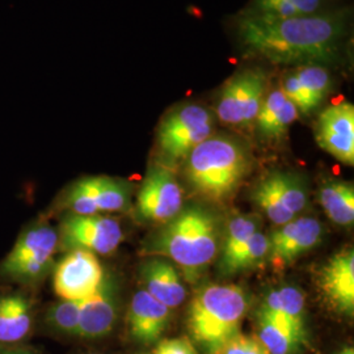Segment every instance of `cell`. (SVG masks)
<instances>
[{
  "mask_svg": "<svg viewBox=\"0 0 354 354\" xmlns=\"http://www.w3.org/2000/svg\"><path fill=\"white\" fill-rule=\"evenodd\" d=\"M235 33L245 57L288 68L308 64L329 68L344 59L351 17L346 10H324L281 20L241 15Z\"/></svg>",
  "mask_w": 354,
  "mask_h": 354,
  "instance_id": "cell-1",
  "label": "cell"
},
{
  "mask_svg": "<svg viewBox=\"0 0 354 354\" xmlns=\"http://www.w3.org/2000/svg\"><path fill=\"white\" fill-rule=\"evenodd\" d=\"M221 245V226L209 209L193 205L167 222L151 243V252L172 260L188 281H196L212 264Z\"/></svg>",
  "mask_w": 354,
  "mask_h": 354,
  "instance_id": "cell-2",
  "label": "cell"
},
{
  "mask_svg": "<svg viewBox=\"0 0 354 354\" xmlns=\"http://www.w3.org/2000/svg\"><path fill=\"white\" fill-rule=\"evenodd\" d=\"M184 162L185 176L193 189L210 201L226 203L251 171L252 158L241 140L213 134Z\"/></svg>",
  "mask_w": 354,
  "mask_h": 354,
  "instance_id": "cell-3",
  "label": "cell"
},
{
  "mask_svg": "<svg viewBox=\"0 0 354 354\" xmlns=\"http://www.w3.org/2000/svg\"><path fill=\"white\" fill-rule=\"evenodd\" d=\"M250 301L236 285H210L198 291L188 308V329L206 354H214L241 333Z\"/></svg>",
  "mask_w": 354,
  "mask_h": 354,
  "instance_id": "cell-4",
  "label": "cell"
},
{
  "mask_svg": "<svg viewBox=\"0 0 354 354\" xmlns=\"http://www.w3.org/2000/svg\"><path fill=\"white\" fill-rule=\"evenodd\" d=\"M215 114L198 104L177 106L158 130V149L167 163L184 162L203 140L214 134Z\"/></svg>",
  "mask_w": 354,
  "mask_h": 354,
  "instance_id": "cell-5",
  "label": "cell"
},
{
  "mask_svg": "<svg viewBox=\"0 0 354 354\" xmlns=\"http://www.w3.org/2000/svg\"><path fill=\"white\" fill-rule=\"evenodd\" d=\"M58 245L59 235L49 225L37 223L26 228L0 264V276L21 283H36L50 270Z\"/></svg>",
  "mask_w": 354,
  "mask_h": 354,
  "instance_id": "cell-6",
  "label": "cell"
},
{
  "mask_svg": "<svg viewBox=\"0 0 354 354\" xmlns=\"http://www.w3.org/2000/svg\"><path fill=\"white\" fill-rule=\"evenodd\" d=\"M270 87L268 71L261 67L241 68L228 79L218 95L215 115L228 127H251Z\"/></svg>",
  "mask_w": 354,
  "mask_h": 354,
  "instance_id": "cell-7",
  "label": "cell"
},
{
  "mask_svg": "<svg viewBox=\"0 0 354 354\" xmlns=\"http://www.w3.org/2000/svg\"><path fill=\"white\" fill-rule=\"evenodd\" d=\"M253 201L276 226L285 225L304 212L308 197L304 183L288 172H272L253 190Z\"/></svg>",
  "mask_w": 354,
  "mask_h": 354,
  "instance_id": "cell-8",
  "label": "cell"
},
{
  "mask_svg": "<svg viewBox=\"0 0 354 354\" xmlns=\"http://www.w3.org/2000/svg\"><path fill=\"white\" fill-rule=\"evenodd\" d=\"M58 235L64 250H84L95 254H111L124 241L118 221L105 215H68Z\"/></svg>",
  "mask_w": 354,
  "mask_h": 354,
  "instance_id": "cell-9",
  "label": "cell"
},
{
  "mask_svg": "<svg viewBox=\"0 0 354 354\" xmlns=\"http://www.w3.org/2000/svg\"><path fill=\"white\" fill-rule=\"evenodd\" d=\"M127 184L108 176H88L74 183L64 194V207L75 215L124 212L129 206Z\"/></svg>",
  "mask_w": 354,
  "mask_h": 354,
  "instance_id": "cell-10",
  "label": "cell"
},
{
  "mask_svg": "<svg viewBox=\"0 0 354 354\" xmlns=\"http://www.w3.org/2000/svg\"><path fill=\"white\" fill-rule=\"evenodd\" d=\"M105 279L104 269L95 253L73 250L55 266L53 289L61 301H82L100 290Z\"/></svg>",
  "mask_w": 354,
  "mask_h": 354,
  "instance_id": "cell-11",
  "label": "cell"
},
{
  "mask_svg": "<svg viewBox=\"0 0 354 354\" xmlns=\"http://www.w3.org/2000/svg\"><path fill=\"white\" fill-rule=\"evenodd\" d=\"M183 209V190L176 176L163 165L151 167L140 187L137 210L153 222H169Z\"/></svg>",
  "mask_w": 354,
  "mask_h": 354,
  "instance_id": "cell-12",
  "label": "cell"
},
{
  "mask_svg": "<svg viewBox=\"0 0 354 354\" xmlns=\"http://www.w3.org/2000/svg\"><path fill=\"white\" fill-rule=\"evenodd\" d=\"M332 86L330 70L317 64L289 67L282 73L279 83L283 95L302 114H311L319 108L327 99Z\"/></svg>",
  "mask_w": 354,
  "mask_h": 354,
  "instance_id": "cell-13",
  "label": "cell"
},
{
  "mask_svg": "<svg viewBox=\"0 0 354 354\" xmlns=\"http://www.w3.org/2000/svg\"><path fill=\"white\" fill-rule=\"evenodd\" d=\"M317 145L342 165H354V106L349 102L327 106L315 127Z\"/></svg>",
  "mask_w": 354,
  "mask_h": 354,
  "instance_id": "cell-14",
  "label": "cell"
},
{
  "mask_svg": "<svg viewBox=\"0 0 354 354\" xmlns=\"http://www.w3.org/2000/svg\"><path fill=\"white\" fill-rule=\"evenodd\" d=\"M323 226L313 216H298L281 225L269 238L268 257L274 268H285L322 241Z\"/></svg>",
  "mask_w": 354,
  "mask_h": 354,
  "instance_id": "cell-15",
  "label": "cell"
},
{
  "mask_svg": "<svg viewBox=\"0 0 354 354\" xmlns=\"http://www.w3.org/2000/svg\"><path fill=\"white\" fill-rule=\"evenodd\" d=\"M324 301L336 313L352 317L354 313V252L345 248L333 254L317 276Z\"/></svg>",
  "mask_w": 354,
  "mask_h": 354,
  "instance_id": "cell-16",
  "label": "cell"
},
{
  "mask_svg": "<svg viewBox=\"0 0 354 354\" xmlns=\"http://www.w3.org/2000/svg\"><path fill=\"white\" fill-rule=\"evenodd\" d=\"M117 320V299L113 283L105 279L95 295L79 301L76 336L86 340L105 337L114 328Z\"/></svg>",
  "mask_w": 354,
  "mask_h": 354,
  "instance_id": "cell-17",
  "label": "cell"
},
{
  "mask_svg": "<svg viewBox=\"0 0 354 354\" xmlns=\"http://www.w3.org/2000/svg\"><path fill=\"white\" fill-rule=\"evenodd\" d=\"M169 320L171 308L156 301L145 289L134 294L127 313V326L134 340L142 344L158 342Z\"/></svg>",
  "mask_w": 354,
  "mask_h": 354,
  "instance_id": "cell-18",
  "label": "cell"
},
{
  "mask_svg": "<svg viewBox=\"0 0 354 354\" xmlns=\"http://www.w3.org/2000/svg\"><path fill=\"white\" fill-rule=\"evenodd\" d=\"M33 328V301L23 292L0 295V346L21 345Z\"/></svg>",
  "mask_w": 354,
  "mask_h": 354,
  "instance_id": "cell-19",
  "label": "cell"
},
{
  "mask_svg": "<svg viewBox=\"0 0 354 354\" xmlns=\"http://www.w3.org/2000/svg\"><path fill=\"white\" fill-rule=\"evenodd\" d=\"M145 290L168 308H176L187 298V289L177 272L176 266L165 259H150L142 270Z\"/></svg>",
  "mask_w": 354,
  "mask_h": 354,
  "instance_id": "cell-20",
  "label": "cell"
},
{
  "mask_svg": "<svg viewBox=\"0 0 354 354\" xmlns=\"http://www.w3.org/2000/svg\"><path fill=\"white\" fill-rule=\"evenodd\" d=\"M298 115V109L283 95L279 86L269 87L254 125L263 140L276 142L288 134Z\"/></svg>",
  "mask_w": 354,
  "mask_h": 354,
  "instance_id": "cell-21",
  "label": "cell"
},
{
  "mask_svg": "<svg viewBox=\"0 0 354 354\" xmlns=\"http://www.w3.org/2000/svg\"><path fill=\"white\" fill-rule=\"evenodd\" d=\"M260 310L285 323L306 339L304 295L298 288L282 286L273 289L266 295Z\"/></svg>",
  "mask_w": 354,
  "mask_h": 354,
  "instance_id": "cell-22",
  "label": "cell"
},
{
  "mask_svg": "<svg viewBox=\"0 0 354 354\" xmlns=\"http://www.w3.org/2000/svg\"><path fill=\"white\" fill-rule=\"evenodd\" d=\"M327 0H252L241 13L257 19H291L324 11Z\"/></svg>",
  "mask_w": 354,
  "mask_h": 354,
  "instance_id": "cell-23",
  "label": "cell"
},
{
  "mask_svg": "<svg viewBox=\"0 0 354 354\" xmlns=\"http://www.w3.org/2000/svg\"><path fill=\"white\" fill-rule=\"evenodd\" d=\"M257 339L270 354H294L306 344V339L294 329L264 311L259 313Z\"/></svg>",
  "mask_w": 354,
  "mask_h": 354,
  "instance_id": "cell-24",
  "label": "cell"
},
{
  "mask_svg": "<svg viewBox=\"0 0 354 354\" xmlns=\"http://www.w3.org/2000/svg\"><path fill=\"white\" fill-rule=\"evenodd\" d=\"M320 203L333 223L339 226L353 225V184L345 181H328L320 190Z\"/></svg>",
  "mask_w": 354,
  "mask_h": 354,
  "instance_id": "cell-25",
  "label": "cell"
},
{
  "mask_svg": "<svg viewBox=\"0 0 354 354\" xmlns=\"http://www.w3.org/2000/svg\"><path fill=\"white\" fill-rule=\"evenodd\" d=\"M269 252V238L261 231L254 232L247 241L227 260L221 261L219 268L223 274H235L261 264Z\"/></svg>",
  "mask_w": 354,
  "mask_h": 354,
  "instance_id": "cell-26",
  "label": "cell"
},
{
  "mask_svg": "<svg viewBox=\"0 0 354 354\" xmlns=\"http://www.w3.org/2000/svg\"><path fill=\"white\" fill-rule=\"evenodd\" d=\"M259 226H260L259 218L253 215H241V216L232 218L228 223L226 236L223 239L221 261L227 260L230 256H232L247 241H250L253 234L259 231Z\"/></svg>",
  "mask_w": 354,
  "mask_h": 354,
  "instance_id": "cell-27",
  "label": "cell"
},
{
  "mask_svg": "<svg viewBox=\"0 0 354 354\" xmlns=\"http://www.w3.org/2000/svg\"><path fill=\"white\" fill-rule=\"evenodd\" d=\"M79 301H59L50 306L45 314L46 326L62 335L76 336Z\"/></svg>",
  "mask_w": 354,
  "mask_h": 354,
  "instance_id": "cell-28",
  "label": "cell"
},
{
  "mask_svg": "<svg viewBox=\"0 0 354 354\" xmlns=\"http://www.w3.org/2000/svg\"><path fill=\"white\" fill-rule=\"evenodd\" d=\"M214 354H270L261 342L250 335L239 333L227 344H225Z\"/></svg>",
  "mask_w": 354,
  "mask_h": 354,
  "instance_id": "cell-29",
  "label": "cell"
},
{
  "mask_svg": "<svg viewBox=\"0 0 354 354\" xmlns=\"http://www.w3.org/2000/svg\"><path fill=\"white\" fill-rule=\"evenodd\" d=\"M153 354H198L188 337L162 340L156 345Z\"/></svg>",
  "mask_w": 354,
  "mask_h": 354,
  "instance_id": "cell-30",
  "label": "cell"
},
{
  "mask_svg": "<svg viewBox=\"0 0 354 354\" xmlns=\"http://www.w3.org/2000/svg\"><path fill=\"white\" fill-rule=\"evenodd\" d=\"M0 354H37L33 349L23 345H11V346H0Z\"/></svg>",
  "mask_w": 354,
  "mask_h": 354,
  "instance_id": "cell-31",
  "label": "cell"
},
{
  "mask_svg": "<svg viewBox=\"0 0 354 354\" xmlns=\"http://www.w3.org/2000/svg\"><path fill=\"white\" fill-rule=\"evenodd\" d=\"M337 354H354L353 346H345V348L342 349Z\"/></svg>",
  "mask_w": 354,
  "mask_h": 354,
  "instance_id": "cell-32",
  "label": "cell"
},
{
  "mask_svg": "<svg viewBox=\"0 0 354 354\" xmlns=\"http://www.w3.org/2000/svg\"><path fill=\"white\" fill-rule=\"evenodd\" d=\"M92 354H97V353H92Z\"/></svg>",
  "mask_w": 354,
  "mask_h": 354,
  "instance_id": "cell-33",
  "label": "cell"
}]
</instances>
